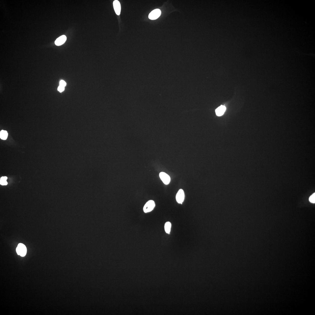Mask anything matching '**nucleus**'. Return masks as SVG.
<instances>
[{
  "instance_id": "2",
  "label": "nucleus",
  "mask_w": 315,
  "mask_h": 315,
  "mask_svg": "<svg viewBox=\"0 0 315 315\" xmlns=\"http://www.w3.org/2000/svg\"><path fill=\"white\" fill-rule=\"evenodd\" d=\"M155 206L154 201L152 200L149 201L144 206L143 208L144 212L147 213L152 211L155 208Z\"/></svg>"
},
{
  "instance_id": "11",
  "label": "nucleus",
  "mask_w": 315,
  "mask_h": 315,
  "mask_svg": "<svg viewBox=\"0 0 315 315\" xmlns=\"http://www.w3.org/2000/svg\"><path fill=\"white\" fill-rule=\"evenodd\" d=\"M309 201L310 202L312 203H315V193H314L312 196H310L309 198Z\"/></svg>"
},
{
  "instance_id": "1",
  "label": "nucleus",
  "mask_w": 315,
  "mask_h": 315,
  "mask_svg": "<svg viewBox=\"0 0 315 315\" xmlns=\"http://www.w3.org/2000/svg\"><path fill=\"white\" fill-rule=\"evenodd\" d=\"M27 251V248L23 244L21 243L18 244L16 248V252L18 255L21 257H24L26 254Z\"/></svg>"
},
{
  "instance_id": "4",
  "label": "nucleus",
  "mask_w": 315,
  "mask_h": 315,
  "mask_svg": "<svg viewBox=\"0 0 315 315\" xmlns=\"http://www.w3.org/2000/svg\"><path fill=\"white\" fill-rule=\"evenodd\" d=\"M160 179L165 184H169L170 181V178L168 175L164 172H161L159 174Z\"/></svg>"
},
{
  "instance_id": "3",
  "label": "nucleus",
  "mask_w": 315,
  "mask_h": 315,
  "mask_svg": "<svg viewBox=\"0 0 315 315\" xmlns=\"http://www.w3.org/2000/svg\"><path fill=\"white\" fill-rule=\"evenodd\" d=\"M161 14V11L159 9H155L149 14V18L151 20H156L159 17Z\"/></svg>"
},
{
  "instance_id": "15",
  "label": "nucleus",
  "mask_w": 315,
  "mask_h": 315,
  "mask_svg": "<svg viewBox=\"0 0 315 315\" xmlns=\"http://www.w3.org/2000/svg\"><path fill=\"white\" fill-rule=\"evenodd\" d=\"M8 178L6 177H3L1 178L0 181H6Z\"/></svg>"
},
{
  "instance_id": "9",
  "label": "nucleus",
  "mask_w": 315,
  "mask_h": 315,
  "mask_svg": "<svg viewBox=\"0 0 315 315\" xmlns=\"http://www.w3.org/2000/svg\"><path fill=\"white\" fill-rule=\"evenodd\" d=\"M171 223L170 222H167L165 224V230L166 232L167 233H170V231H171Z\"/></svg>"
},
{
  "instance_id": "12",
  "label": "nucleus",
  "mask_w": 315,
  "mask_h": 315,
  "mask_svg": "<svg viewBox=\"0 0 315 315\" xmlns=\"http://www.w3.org/2000/svg\"><path fill=\"white\" fill-rule=\"evenodd\" d=\"M66 84V83L63 80H62L60 82V86L65 87Z\"/></svg>"
},
{
  "instance_id": "8",
  "label": "nucleus",
  "mask_w": 315,
  "mask_h": 315,
  "mask_svg": "<svg viewBox=\"0 0 315 315\" xmlns=\"http://www.w3.org/2000/svg\"><path fill=\"white\" fill-rule=\"evenodd\" d=\"M225 106L221 105L215 110V112L218 116H221L223 115L226 110Z\"/></svg>"
},
{
  "instance_id": "5",
  "label": "nucleus",
  "mask_w": 315,
  "mask_h": 315,
  "mask_svg": "<svg viewBox=\"0 0 315 315\" xmlns=\"http://www.w3.org/2000/svg\"><path fill=\"white\" fill-rule=\"evenodd\" d=\"M185 195L184 191L182 189H180L177 192L176 196V199L178 203L182 204L184 199Z\"/></svg>"
},
{
  "instance_id": "14",
  "label": "nucleus",
  "mask_w": 315,
  "mask_h": 315,
  "mask_svg": "<svg viewBox=\"0 0 315 315\" xmlns=\"http://www.w3.org/2000/svg\"><path fill=\"white\" fill-rule=\"evenodd\" d=\"M0 184L2 185H6L8 184V182L6 181H0Z\"/></svg>"
},
{
  "instance_id": "13",
  "label": "nucleus",
  "mask_w": 315,
  "mask_h": 315,
  "mask_svg": "<svg viewBox=\"0 0 315 315\" xmlns=\"http://www.w3.org/2000/svg\"><path fill=\"white\" fill-rule=\"evenodd\" d=\"M58 91L60 92L63 91L65 90V87L59 86L58 89Z\"/></svg>"
},
{
  "instance_id": "10",
  "label": "nucleus",
  "mask_w": 315,
  "mask_h": 315,
  "mask_svg": "<svg viewBox=\"0 0 315 315\" xmlns=\"http://www.w3.org/2000/svg\"><path fill=\"white\" fill-rule=\"evenodd\" d=\"M8 136V132L6 131L2 130L0 132V138L2 139L6 140Z\"/></svg>"
},
{
  "instance_id": "7",
  "label": "nucleus",
  "mask_w": 315,
  "mask_h": 315,
  "mask_svg": "<svg viewBox=\"0 0 315 315\" xmlns=\"http://www.w3.org/2000/svg\"><path fill=\"white\" fill-rule=\"evenodd\" d=\"M66 40V37L65 35H63L56 40L55 43L56 46H61L65 43Z\"/></svg>"
},
{
  "instance_id": "6",
  "label": "nucleus",
  "mask_w": 315,
  "mask_h": 315,
  "mask_svg": "<svg viewBox=\"0 0 315 315\" xmlns=\"http://www.w3.org/2000/svg\"><path fill=\"white\" fill-rule=\"evenodd\" d=\"M113 5L116 14L118 15H119L121 10L120 4L119 2L117 0H115L113 1Z\"/></svg>"
}]
</instances>
